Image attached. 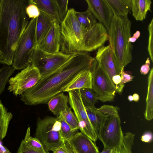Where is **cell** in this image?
I'll list each match as a JSON object with an SVG mask.
<instances>
[{"label":"cell","mask_w":153,"mask_h":153,"mask_svg":"<svg viewBox=\"0 0 153 153\" xmlns=\"http://www.w3.org/2000/svg\"><path fill=\"white\" fill-rule=\"evenodd\" d=\"M26 145L31 149L40 153H47L41 143L38 139L30 135V127L27 128L24 139Z\"/></svg>","instance_id":"83f0119b"},{"label":"cell","mask_w":153,"mask_h":153,"mask_svg":"<svg viewBox=\"0 0 153 153\" xmlns=\"http://www.w3.org/2000/svg\"><path fill=\"white\" fill-rule=\"evenodd\" d=\"M131 25L128 17L114 15L108 31L109 45L121 69L132 60Z\"/></svg>","instance_id":"277c9868"},{"label":"cell","mask_w":153,"mask_h":153,"mask_svg":"<svg viewBox=\"0 0 153 153\" xmlns=\"http://www.w3.org/2000/svg\"><path fill=\"white\" fill-rule=\"evenodd\" d=\"M68 92L69 103L78 121L79 129L81 132L96 142L98 139L97 135L88 116L79 90Z\"/></svg>","instance_id":"30bf717a"},{"label":"cell","mask_w":153,"mask_h":153,"mask_svg":"<svg viewBox=\"0 0 153 153\" xmlns=\"http://www.w3.org/2000/svg\"><path fill=\"white\" fill-rule=\"evenodd\" d=\"M68 97L62 92L51 98L48 102L49 109L57 117L61 113L69 107Z\"/></svg>","instance_id":"7402d4cb"},{"label":"cell","mask_w":153,"mask_h":153,"mask_svg":"<svg viewBox=\"0 0 153 153\" xmlns=\"http://www.w3.org/2000/svg\"><path fill=\"white\" fill-rule=\"evenodd\" d=\"M36 22V19L30 20L18 43L12 65L15 70H22L31 65L32 53L37 44Z\"/></svg>","instance_id":"8992f818"},{"label":"cell","mask_w":153,"mask_h":153,"mask_svg":"<svg viewBox=\"0 0 153 153\" xmlns=\"http://www.w3.org/2000/svg\"><path fill=\"white\" fill-rule=\"evenodd\" d=\"M15 70L12 66L4 65L0 68V95L4 91L10 76Z\"/></svg>","instance_id":"f1b7e54d"},{"label":"cell","mask_w":153,"mask_h":153,"mask_svg":"<svg viewBox=\"0 0 153 153\" xmlns=\"http://www.w3.org/2000/svg\"><path fill=\"white\" fill-rule=\"evenodd\" d=\"M56 118L60 123V132L62 138L69 140L78 132V130H73L71 129L61 115L60 114Z\"/></svg>","instance_id":"f546056e"},{"label":"cell","mask_w":153,"mask_h":153,"mask_svg":"<svg viewBox=\"0 0 153 153\" xmlns=\"http://www.w3.org/2000/svg\"><path fill=\"white\" fill-rule=\"evenodd\" d=\"M76 153H99L94 142L81 132H77L69 140Z\"/></svg>","instance_id":"9a60e30c"},{"label":"cell","mask_w":153,"mask_h":153,"mask_svg":"<svg viewBox=\"0 0 153 153\" xmlns=\"http://www.w3.org/2000/svg\"><path fill=\"white\" fill-rule=\"evenodd\" d=\"M128 99L130 102H132L133 100V98L132 96L131 95H129L128 96Z\"/></svg>","instance_id":"7bdbcfd3"},{"label":"cell","mask_w":153,"mask_h":153,"mask_svg":"<svg viewBox=\"0 0 153 153\" xmlns=\"http://www.w3.org/2000/svg\"><path fill=\"white\" fill-rule=\"evenodd\" d=\"M35 138L39 140L47 152L61 144L60 123L56 117L47 116L37 120Z\"/></svg>","instance_id":"52a82bcc"},{"label":"cell","mask_w":153,"mask_h":153,"mask_svg":"<svg viewBox=\"0 0 153 153\" xmlns=\"http://www.w3.org/2000/svg\"><path fill=\"white\" fill-rule=\"evenodd\" d=\"M85 107L88 118L98 137L108 116L98 111L95 106Z\"/></svg>","instance_id":"44dd1931"},{"label":"cell","mask_w":153,"mask_h":153,"mask_svg":"<svg viewBox=\"0 0 153 153\" xmlns=\"http://www.w3.org/2000/svg\"><path fill=\"white\" fill-rule=\"evenodd\" d=\"M149 39L148 51L152 62H153V18L148 26Z\"/></svg>","instance_id":"836d02e7"},{"label":"cell","mask_w":153,"mask_h":153,"mask_svg":"<svg viewBox=\"0 0 153 153\" xmlns=\"http://www.w3.org/2000/svg\"><path fill=\"white\" fill-rule=\"evenodd\" d=\"M73 8L68 10L60 24V50L70 54L79 52H91L104 46L108 40V31L97 22L89 29L79 22Z\"/></svg>","instance_id":"3957f363"},{"label":"cell","mask_w":153,"mask_h":153,"mask_svg":"<svg viewBox=\"0 0 153 153\" xmlns=\"http://www.w3.org/2000/svg\"><path fill=\"white\" fill-rule=\"evenodd\" d=\"M98 65L108 77L116 93L121 94L125 85L120 84L121 69L118 65L109 45L97 49L95 58Z\"/></svg>","instance_id":"9c48e42d"},{"label":"cell","mask_w":153,"mask_h":153,"mask_svg":"<svg viewBox=\"0 0 153 153\" xmlns=\"http://www.w3.org/2000/svg\"><path fill=\"white\" fill-rule=\"evenodd\" d=\"M75 14L79 23L87 29H90L97 22L93 14L88 10L82 12L75 11Z\"/></svg>","instance_id":"484cf974"},{"label":"cell","mask_w":153,"mask_h":153,"mask_svg":"<svg viewBox=\"0 0 153 153\" xmlns=\"http://www.w3.org/2000/svg\"><path fill=\"white\" fill-rule=\"evenodd\" d=\"M52 151L53 153H76L69 140L63 138L60 146Z\"/></svg>","instance_id":"1f68e13d"},{"label":"cell","mask_w":153,"mask_h":153,"mask_svg":"<svg viewBox=\"0 0 153 153\" xmlns=\"http://www.w3.org/2000/svg\"><path fill=\"white\" fill-rule=\"evenodd\" d=\"M135 137V134L131 132L123 133L121 142L118 146L112 149H104L99 153H133Z\"/></svg>","instance_id":"d6986e66"},{"label":"cell","mask_w":153,"mask_h":153,"mask_svg":"<svg viewBox=\"0 0 153 153\" xmlns=\"http://www.w3.org/2000/svg\"><path fill=\"white\" fill-rule=\"evenodd\" d=\"M152 3L150 0H131L130 10L136 21H143L146 19L151 11Z\"/></svg>","instance_id":"e0dca14e"},{"label":"cell","mask_w":153,"mask_h":153,"mask_svg":"<svg viewBox=\"0 0 153 153\" xmlns=\"http://www.w3.org/2000/svg\"><path fill=\"white\" fill-rule=\"evenodd\" d=\"M140 32L139 31H137L129 39V42L131 43L134 42L140 37Z\"/></svg>","instance_id":"ab89813d"},{"label":"cell","mask_w":153,"mask_h":153,"mask_svg":"<svg viewBox=\"0 0 153 153\" xmlns=\"http://www.w3.org/2000/svg\"><path fill=\"white\" fill-rule=\"evenodd\" d=\"M153 135L152 132L150 131L145 132L141 137V140L144 142L150 143L153 140Z\"/></svg>","instance_id":"74e56055"},{"label":"cell","mask_w":153,"mask_h":153,"mask_svg":"<svg viewBox=\"0 0 153 153\" xmlns=\"http://www.w3.org/2000/svg\"><path fill=\"white\" fill-rule=\"evenodd\" d=\"M114 15L128 17L130 11L131 0H105Z\"/></svg>","instance_id":"603a6c76"},{"label":"cell","mask_w":153,"mask_h":153,"mask_svg":"<svg viewBox=\"0 0 153 153\" xmlns=\"http://www.w3.org/2000/svg\"><path fill=\"white\" fill-rule=\"evenodd\" d=\"M26 0H0V63L12 66L18 43L29 22Z\"/></svg>","instance_id":"7a4b0ae2"},{"label":"cell","mask_w":153,"mask_h":153,"mask_svg":"<svg viewBox=\"0 0 153 153\" xmlns=\"http://www.w3.org/2000/svg\"><path fill=\"white\" fill-rule=\"evenodd\" d=\"M72 54H66L60 51L56 53H48L40 49L37 44L32 53L31 65L38 68L42 78L59 68Z\"/></svg>","instance_id":"ba28073f"},{"label":"cell","mask_w":153,"mask_h":153,"mask_svg":"<svg viewBox=\"0 0 153 153\" xmlns=\"http://www.w3.org/2000/svg\"><path fill=\"white\" fill-rule=\"evenodd\" d=\"M86 1L88 6L87 10L108 31L114 15L105 0H86Z\"/></svg>","instance_id":"4fadbf2b"},{"label":"cell","mask_w":153,"mask_h":153,"mask_svg":"<svg viewBox=\"0 0 153 153\" xmlns=\"http://www.w3.org/2000/svg\"><path fill=\"white\" fill-rule=\"evenodd\" d=\"M26 13L29 18L36 19L39 16L40 10L35 4L28 3L26 8Z\"/></svg>","instance_id":"e575fe53"},{"label":"cell","mask_w":153,"mask_h":153,"mask_svg":"<svg viewBox=\"0 0 153 153\" xmlns=\"http://www.w3.org/2000/svg\"><path fill=\"white\" fill-rule=\"evenodd\" d=\"M102 112L108 116L98 135L102 143L104 149H112L120 143L123 135L121 126V120L117 107L105 105Z\"/></svg>","instance_id":"5b68a950"},{"label":"cell","mask_w":153,"mask_h":153,"mask_svg":"<svg viewBox=\"0 0 153 153\" xmlns=\"http://www.w3.org/2000/svg\"><path fill=\"white\" fill-rule=\"evenodd\" d=\"M28 3L36 5L39 10L49 16L54 23L60 24L61 22L55 0H29Z\"/></svg>","instance_id":"2e32d148"},{"label":"cell","mask_w":153,"mask_h":153,"mask_svg":"<svg viewBox=\"0 0 153 153\" xmlns=\"http://www.w3.org/2000/svg\"></svg>","instance_id":"ee69618b"},{"label":"cell","mask_w":153,"mask_h":153,"mask_svg":"<svg viewBox=\"0 0 153 153\" xmlns=\"http://www.w3.org/2000/svg\"><path fill=\"white\" fill-rule=\"evenodd\" d=\"M92 74L91 69L82 72L65 90L64 92L79 90L82 88L92 89Z\"/></svg>","instance_id":"ffe728a7"},{"label":"cell","mask_w":153,"mask_h":153,"mask_svg":"<svg viewBox=\"0 0 153 153\" xmlns=\"http://www.w3.org/2000/svg\"><path fill=\"white\" fill-rule=\"evenodd\" d=\"M36 18V34L38 44L45 36L54 23L53 20L48 16L40 11Z\"/></svg>","instance_id":"ac0fdd59"},{"label":"cell","mask_w":153,"mask_h":153,"mask_svg":"<svg viewBox=\"0 0 153 153\" xmlns=\"http://www.w3.org/2000/svg\"><path fill=\"white\" fill-rule=\"evenodd\" d=\"M55 1L61 23L65 17L68 12V0H55Z\"/></svg>","instance_id":"d6a6232c"},{"label":"cell","mask_w":153,"mask_h":153,"mask_svg":"<svg viewBox=\"0 0 153 153\" xmlns=\"http://www.w3.org/2000/svg\"><path fill=\"white\" fill-rule=\"evenodd\" d=\"M37 45L40 49L45 52L52 53L59 52L60 48V24L54 23Z\"/></svg>","instance_id":"5bb4252c"},{"label":"cell","mask_w":153,"mask_h":153,"mask_svg":"<svg viewBox=\"0 0 153 153\" xmlns=\"http://www.w3.org/2000/svg\"><path fill=\"white\" fill-rule=\"evenodd\" d=\"M0 153H11L6 147L3 146L0 142Z\"/></svg>","instance_id":"60d3db41"},{"label":"cell","mask_w":153,"mask_h":153,"mask_svg":"<svg viewBox=\"0 0 153 153\" xmlns=\"http://www.w3.org/2000/svg\"><path fill=\"white\" fill-rule=\"evenodd\" d=\"M13 117L0 100V141L6 136L10 122Z\"/></svg>","instance_id":"d4e9b609"},{"label":"cell","mask_w":153,"mask_h":153,"mask_svg":"<svg viewBox=\"0 0 153 153\" xmlns=\"http://www.w3.org/2000/svg\"><path fill=\"white\" fill-rule=\"evenodd\" d=\"M124 67H123L120 71V84L122 85H124L125 83L132 81L134 77L131 74L126 73L124 71Z\"/></svg>","instance_id":"8d00e7d4"},{"label":"cell","mask_w":153,"mask_h":153,"mask_svg":"<svg viewBox=\"0 0 153 153\" xmlns=\"http://www.w3.org/2000/svg\"><path fill=\"white\" fill-rule=\"evenodd\" d=\"M41 78L38 68L31 65L15 76L10 78L7 89L16 96L21 95L26 90L34 86Z\"/></svg>","instance_id":"8fae6325"},{"label":"cell","mask_w":153,"mask_h":153,"mask_svg":"<svg viewBox=\"0 0 153 153\" xmlns=\"http://www.w3.org/2000/svg\"><path fill=\"white\" fill-rule=\"evenodd\" d=\"M133 98V100L135 102H138L140 99V97L139 95L137 93H134L132 95Z\"/></svg>","instance_id":"b9f144b4"},{"label":"cell","mask_w":153,"mask_h":153,"mask_svg":"<svg viewBox=\"0 0 153 153\" xmlns=\"http://www.w3.org/2000/svg\"><path fill=\"white\" fill-rule=\"evenodd\" d=\"M150 60L149 57H148L145 62V63L141 67L140 72L143 75L147 74L150 70Z\"/></svg>","instance_id":"f35d334b"},{"label":"cell","mask_w":153,"mask_h":153,"mask_svg":"<svg viewBox=\"0 0 153 153\" xmlns=\"http://www.w3.org/2000/svg\"><path fill=\"white\" fill-rule=\"evenodd\" d=\"M17 153H40L28 147L22 140L18 149Z\"/></svg>","instance_id":"d590c367"},{"label":"cell","mask_w":153,"mask_h":153,"mask_svg":"<svg viewBox=\"0 0 153 153\" xmlns=\"http://www.w3.org/2000/svg\"><path fill=\"white\" fill-rule=\"evenodd\" d=\"M96 62L87 52L73 53L59 68L41 78L34 86L24 92L21 100L28 105L48 103L51 98L64 92L81 73L91 69Z\"/></svg>","instance_id":"6da1fadb"},{"label":"cell","mask_w":153,"mask_h":153,"mask_svg":"<svg viewBox=\"0 0 153 153\" xmlns=\"http://www.w3.org/2000/svg\"><path fill=\"white\" fill-rule=\"evenodd\" d=\"M66 123L73 130H78L79 129L78 121L74 113L68 107L60 113Z\"/></svg>","instance_id":"4dcf8cb0"},{"label":"cell","mask_w":153,"mask_h":153,"mask_svg":"<svg viewBox=\"0 0 153 153\" xmlns=\"http://www.w3.org/2000/svg\"><path fill=\"white\" fill-rule=\"evenodd\" d=\"M81 97L85 107H92L98 100L96 93L92 89L83 88L79 89Z\"/></svg>","instance_id":"4316f807"},{"label":"cell","mask_w":153,"mask_h":153,"mask_svg":"<svg viewBox=\"0 0 153 153\" xmlns=\"http://www.w3.org/2000/svg\"><path fill=\"white\" fill-rule=\"evenodd\" d=\"M91 71L92 89L98 96V100L103 102L113 101L116 93V90L97 61L92 68Z\"/></svg>","instance_id":"7c38bea8"},{"label":"cell","mask_w":153,"mask_h":153,"mask_svg":"<svg viewBox=\"0 0 153 153\" xmlns=\"http://www.w3.org/2000/svg\"><path fill=\"white\" fill-rule=\"evenodd\" d=\"M146 100V108L144 114L145 118L150 121L153 118V68L150 71L148 78V88Z\"/></svg>","instance_id":"cb8c5ba5"}]
</instances>
